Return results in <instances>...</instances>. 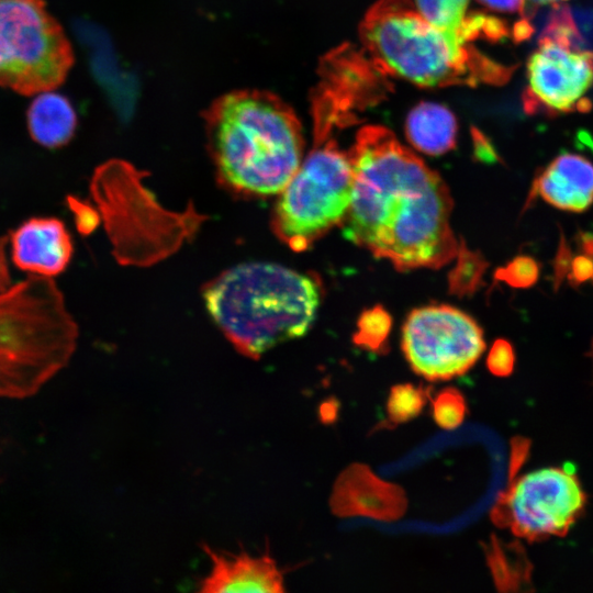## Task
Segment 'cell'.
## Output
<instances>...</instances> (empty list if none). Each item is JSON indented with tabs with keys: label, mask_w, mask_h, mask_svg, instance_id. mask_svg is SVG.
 I'll use <instances>...</instances> for the list:
<instances>
[{
	"label": "cell",
	"mask_w": 593,
	"mask_h": 593,
	"mask_svg": "<svg viewBox=\"0 0 593 593\" xmlns=\"http://www.w3.org/2000/svg\"><path fill=\"white\" fill-rule=\"evenodd\" d=\"M344 235L399 270L440 268L458 255L452 201L440 176L384 126L357 132Z\"/></svg>",
	"instance_id": "6da1fadb"
},
{
	"label": "cell",
	"mask_w": 593,
	"mask_h": 593,
	"mask_svg": "<svg viewBox=\"0 0 593 593\" xmlns=\"http://www.w3.org/2000/svg\"><path fill=\"white\" fill-rule=\"evenodd\" d=\"M203 119L216 178L237 195L279 194L303 160L300 121L272 92L225 93L204 111Z\"/></svg>",
	"instance_id": "7a4b0ae2"
},
{
	"label": "cell",
	"mask_w": 593,
	"mask_h": 593,
	"mask_svg": "<svg viewBox=\"0 0 593 593\" xmlns=\"http://www.w3.org/2000/svg\"><path fill=\"white\" fill-rule=\"evenodd\" d=\"M312 275L253 261L232 267L206 283V311L242 355L259 358L284 342L303 336L321 301Z\"/></svg>",
	"instance_id": "3957f363"
},
{
	"label": "cell",
	"mask_w": 593,
	"mask_h": 593,
	"mask_svg": "<svg viewBox=\"0 0 593 593\" xmlns=\"http://www.w3.org/2000/svg\"><path fill=\"white\" fill-rule=\"evenodd\" d=\"M359 36L379 72L423 87L499 83L511 72L475 48L452 43L412 0H377L365 14Z\"/></svg>",
	"instance_id": "277c9868"
},
{
	"label": "cell",
	"mask_w": 593,
	"mask_h": 593,
	"mask_svg": "<svg viewBox=\"0 0 593 593\" xmlns=\"http://www.w3.org/2000/svg\"><path fill=\"white\" fill-rule=\"evenodd\" d=\"M77 335L52 278L30 275L0 292V396L34 395L67 365Z\"/></svg>",
	"instance_id": "5b68a950"
},
{
	"label": "cell",
	"mask_w": 593,
	"mask_h": 593,
	"mask_svg": "<svg viewBox=\"0 0 593 593\" xmlns=\"http://www.w3.org/2000/svg\"><path fill=\"white\" fill-rule=\"evenodd\" d=\"M332 133L314 128V147L279 193L272 212L273 233L294 251L306 250L343 224L351 203L353 163Z\"/></svg>",
	"instance_id": "8992f818"
},
{
	"label": "cell",
	"mask_w": 593,
	"mask_h": 593,
	"mask_svg": "<svg viewBox=\"0 0 593 593\" xmlns=\"http://www.w3.org/2000/svg\"><path fill=\"white\" fill-rule=\"evenodd\" d=\"M72 46L44 0H0V88L33 97L57 89Z\"/></svg>",
	"instance_id": "52a82bcc"
},
{
	"label": "cell",
	"mask_w": 593,
	"mask_h": 593,
	"mask_svg": "<svg viewBox=\"0 0 593 593\" xmlns=\"http://www.w3.org/2000/svg\"><path fill=\"white\" fill-rule=\"evenodd\" d=\"M583 45L569 9L556 8L527 61V112L568 113L591 108L585 94L593 86V51Z\"/></svg>",
	"instance_id": "ba28073f"
},
{
	"label": "cell",
	"mask_w": 593,
	"mask_h": 593,
	"mask_svg": "<svg viewBox=\"0 0 593 593\" xmlns=\"http://www.w3.org/2000/svg\"><path fill=\"white\" fill-rule=\"evenodd\" d=\"M401 345L412 370L428 381L466 373L485 349L478 323L445 304L413 310L403 325Z\"/></svg>",
	"instance_id": "9c48e42d"
},
{
	"label": "cell",
	"mask_w": 593,
	"mask_h": 593,
	"mask_svg": "<svg viewBox=\"0 0 593 593\" xmlns=\"http://www.w3.org/2000/svg\"><path fill=\"white\" fill-rule=\"evenodd\" d=\"M585 495L567 468H542L518 478L503 495L492 517L513 534L537 540L564 535L582 512Z\"/></svg>",
	"instance_id": "30bf717a"
},
{
	"label": "cell",
	"mask_w": 593,
	"mask_h": 593,
	"mask_svg": "<svg viewBox=\"0 0 593 593\" xmlns=\"http://www.w3.org/2000/svg\"><path fill=\"white\" fill-rule=\"evenodd\" d=\"M332 512L339 517L368 516L395 521L406 511L403 489L378 478L362 463H353L336 480L329 500Z\"/></svg>",
	"instance_id": "8fae6325"
},
{
	"label": "cell",
	"mask_w": 593,
	"mask_h": 593,
	"mask_svg": "<svg viewBox=\"0 0 593 593\" xmlns=\"http://www.w3.org/2000/svg\"><path fill=\"white\" fill-rule=\"evenodd\" d=\"M14 265L31 275L52 278L71 260L72 240L64 222L56 217H31L10 235Z\"/></svg>",
	"instance_id": "7c38bea8"
},
{
	"label": "cell",
	"mask_w": 593,
	"mask_h": 593,
	"mask_svg": "<svg viewBox=\"0 0 593 593\" xmlns=\"http://www.w3.org/2000/svg\"><path fill=\"white\" fill-rule=\"evenodd\" d=\"M210 559V570L199 582V592H284L283 573L266 550L253 556L244 550L237 553L202 547Z\"/></svg>",
	"instance_id": "4fadbf2b"
},
{
	"label": "cell",
	"mask_w": 593,
	"mask_h": 593,
	"mask_svg": "<svg viewBox=\"0 0 593 593\" xmlns=\"http://www.w3.org/2000/svg\"><path fill=\"white\" fill-rule=\"evenodd\" d=\"M536 195L563 211H585L593 203V164L578 154L557 156L535 178L530 197Z\"/></svg>",
	"instance_id": "5bb4252c"
},
{
	"label": "cell",
	"mask_w": 593,
	"mask_h": 593,
	"mask_svg": "<svg viewBox=\"0 0 593 593\" xmlns=\"http://www.w3.org/2000/svg\"><path fill=\"white\" fill-rule=\"evenodd\" d=\"M31 138L47 148L66 145L75 135L77 114L63 94L48 90L33 96L26 112Z\"/></svg>",
	"instance_id": "9a60e30c"
},
{
	"label": "cell",
	"mask_w": 593,
	"mask_h": 593,
	"mask_svg": "<svg viewBox=\"0 0 593 593\" xmlns=\"http://www.w3.org/2000/svg\"><path fill=\"white\" fill-rule=\"evenodd\" d=\"M405 133L418 152L438 156L455 147L457 121L448 108L434 102H421L409 113Z\"/></svg>",
	"instance_id": "2e32d148"
},
{
	"label": "cell",
	"mask_w": 593,
	"mask_h": 593,
	"mask_svg": "<svg viewBox=\"0 0 593 593\" xmlns=\"http://www.w3.org/2000/svg\"><path fill=\"white\" fill-rule=\"evenodd\" d=\"M469 0H415L419 13L455 44L467 46L478 37L477 15L468 16Z\"/></svg>",
	"instance_id": "e0dca14e"
},
{
	"label": "cell",
	"mask_w": 593,
	"mask_h": 593,
	"mask_svg": "<svg viewBox=\"0 0 593 593\" xmlns=\"http://www.w3.org/2000/svg\"><path fill=\"white\" fill-rule=\"evenodd\" d=\"M430 387L412 383L395 384L391 388L387 401V414L390 424L398 425L417 417L430 395Z\"/></svg>",
	"instance_id": "ac0fdd59"
},
{
	"label": "cell",
	"mask_w": 593,
	"mask_h": 593,
	"mask_svg": "<svg viewBox=\"0 0 593 593\" xmlns=\"http://www.w3.org/2000/svg\"><path fill=\"white\" fill-rule=\"evenodd\" d=\"M391 323L390 315L380 306L363 312L354 335L355 344L371 351L382 353Z\"/></svg>",
	"instance_id": "d6986e66"
},
{
	"label": "cell",
	"mask_w": 593,
	"mask_h": 593,
	"mask_svg": "<svg viewBox=\"0 0 593 593\" xmlns=\"http://www.w3.org/2000/svg\"><path fill=\"white\" fill-rule=\"evenodd\" d=\"M459 260L450 276L452 291L458 294L473 293L481 283L488 262L479 253L468 250L462 244Z\"/></svg>",
	"instance_id": "ffe728a7"
},
{
	"label": "cell",
	"mask_w": 593,
	"mask_h": 593,
	"mask_svg": "<svg viewBox=\"0 0 593 593\" xmlns=\"http://www.w3.org/2000/svg\"><path fill=\"white\" fill-rule=\"evenodd\" d=\"M433 417L445 429H455L461 425L467 412L463 395L455 388H446L432 400Z\"/></svg>",
	"instance_id": "44dd1931"
},
{
	"label": "cell",
	"mask_w": 593,
	"mask_h": 593,
	"mask_svg": "<svg viewBox=\"0 0 593 593\" xmlns=\"http://www.w3.org/2000/svg\"><path fill=\"white\" fill-rule=\"evenodd\" d=\"M494 277L513 288H529L539 277V265L529 256H517L499 268Z\"/></svg>",
	"instance_id": "7402d4cb"
},
{
	"label": "cell",
	"mask_w": 593,
	"mask_h": 593,
	"mask_svg": "<svg viewBox=\"0 0 593 593\" xmlns=\"http://www.w3.org/2000/svg\"><path fill=\"white\" fill-rule=\"evenodd\" d=\"M515 355L512 345L505 339H496L486 358V366L491 373L506 377L512 373Z\"/></svg>",
	"instance_id": "603a6c76"
},
{
	"label": "cell",
	"mask_w": 593,
	"mask_h": 593,
	"mask_svg": "<svg viewBox=\"0 0 593 593\" xmlns=\"http://www.w3.org/2000/svg\"><path fill=\"white\" fill-rule=\"evenodd\" d=\"M593 278V258L588 255H581L572 258L568 279L573 286Z\"/></svg>",
	"instance_id": "cb8c5ba5"
},
{
	"label": "cell",
	"mask_w": 593,
	"mask_h": 593,
	"mask_svg": "<svg viewBox=\"0 0 593 593\" xmlns=\"http://www.w3.org/2000/svg\"><path fill=\"white\" fill-rule=\"evenodd\" d=\"M571 261V250L566 240L563 239V236H561V240L553 264V280L556 288L561 284L566 277H568Z\"/></svg>",
	"instance_id": "d4e9b609"
},
{
	"label": "cell",
	"mask_w": 593,
	"mask_h": 593,
	"mask_svg": "<svg viewBox=\"0 0 593 593\" xmlns=\"http://www.w3.org/2000/svg\"><path fill=\"white\" fill-rule=\"evenodd\" d=\"M480 3L486 5L490 9L500 12H523L524 0H478Z\"/></svg>",
	"instance_id": "484cf974"
},
{
	"label": "cell",
	"mask_w": 593,
	"mask_h": 593,
	"mask_svg": "<svg viewBox=\"0 0 593 593\" xmlns=\"http://www.w3.org/2000/svg\"><path fill=\"white\" fill-rule=\"evenodd\" d=\"M8 240V236L0 235V292L7 290L11 286V276L5 256Z\"/></svg>",
	"instance_id": "4316f807"
},
{
	"label": "cell",
	"mask_w": 593,
	"mask_h": 593,
	"mask_svg": "<svg viewBox=\"0 0 593 593\" xmlns=\"http://www.w3.org/2000/svg\"><path fill=\"white\" fill-rule=\"evenodd\" d=\"M534 3H537V4H547V3H555V2H559V1H562V0H529Z\"/></svg>",
	"instance_id": "83f0119b"
},
{
	"label": "cell",
	"mask_w": 593,
	"mask_h": 593,
	"mask_svg": "<svg viewBox=\"0 0 593 593\" xmlns=\"http://www.w3.org/2000/svg\"><path fill=\"white\" fill-rule=\"evenodd\" d=\"M592 356H593V345H592Z\"/></svg>",
	"instance_id": "f1b7e54d"
}]
</instances>
